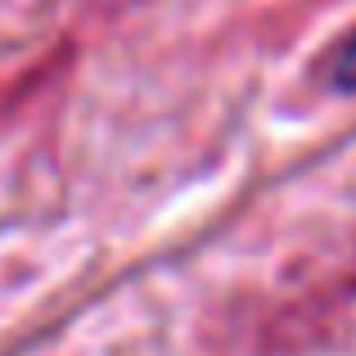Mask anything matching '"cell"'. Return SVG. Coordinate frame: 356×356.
Returning a JSON list of instances; mask_svg holds the SVG:
<instances>
[{
    "label": "cell",
    "instance_id": "cell-1",
    "mask_svg": "<svg viewBox=\"0 0 356 356\" xmlns=\"http://www.w3.org/2000/svg\"><path fill=\"white\" fill-rule=\"evenodd\" d=\"M321 77L330 81L334 90H356V27H352L348 36H343L339 45H334L330 54H325Z\"/></svg>",
    "mask_w": 356,
    "mask_h": 356
}]
</instances>
